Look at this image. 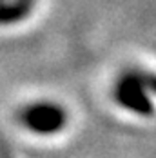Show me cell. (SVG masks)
Masks as SVG:
<instances>
[{"label": "cell", "instance_id": "3957f363", "mask_svg": "<svg viewBox=\"0 0 156 158\" xmlns=\"http://www.w3.org/2000/svg\"><path fill=\"white\" fill-rule=\"evenodd\" d=\"M151 85H153V89L156 91V78H153V80H151Z\"/></svg>", "mask_w": 156, "mask_h": 158}, {"label": "cell", "instance_id": "6da1fadb", "mask_svg": "<svg viewBox=\"0 0 156 158\" xmlns=\"http://www.w3.org/2000/svg\"><path fill=\"white\" fill-rule=\"evenodd\" d=\"M120 95H122V100H124L127 106L142 111V113H145V111L149 109V106H147V102H145V96L142 93L140 85H138L134 80H133V82H125L124 85H122Z\"/></svg>", "mask_w": 156, "mask_h": 158}, {"label": "cell", "instance_id": "7a4b0ae2", "mask_svg": "<svg viewBox=\"0 0 156 158\" xmlns=\"http://www.w3.org/2000/svg\"><path fill=\"white\" fill-rule=\"evenodd\" d=\"M31 120H33V124H36V126L47 127V126L58 124L60 122V114H58V111H55V109H36L31 114Z\"/></svg>", "mask_w": 156, "mask_h": 158}]
</instances>
